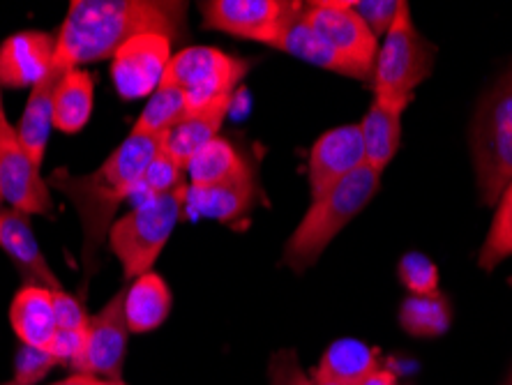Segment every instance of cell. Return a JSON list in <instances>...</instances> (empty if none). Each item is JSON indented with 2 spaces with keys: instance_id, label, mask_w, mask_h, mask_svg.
<instances>
[{
  "instance_id": "13",
  "label": "cell",
  "mask_w": 512,
  "mask_h": 385,
  "mask_svg": "<svg viewBox=\"0 0 512 385\" xmlns=\"http://www.w3.org/2000/svg\"><path fill=\"white\" fill-rule=\"evenodd\" d=\"M365 164L367 160L360 125H342L323 132L310 150V166H307L312 201L328 194Z\"/></svg>"
},
{
  "instance_id": "24",
  "label": "cell",
  "mask_w": 512,
  "mask_h": 385,
  "mask_svg": "<svg viewBox=\"0 0 512 385\" xmlns=\"http://www.w3.org/2000/svg\"><path fill=\"white\" fill-rule=\"evenodd\" d=\"M229 107H215L201 113H187L183 123L173 127L164 141V153H167L180 169H187V164L201 148H206L210 141L217 139L220 127L227 118Z\"/></svg>"
},
{
  "instance_id": "35",
  "label": "cell",
  "mask_w": 512,
  "mask_h": 385,
  "mask_svg": "<svg viewBox=\"0 0 512 385\" xmlns=\"http://www.w3.org/2000/svg\"><path fill=\"white\" fill-rule=\"evenodd\" d=\"M54 309L58 330H86L90 316H86L84 307L74 296L65 291H54Z\"/></svg>"
},
{
  "instance_id": "6",
  "label": "cell",
  "mask_w": 512,
  "mask_h": 385,
  "mask_svg": "<svg viewBox=\"0 0 512 385\" xmlns=\"http://www.w3.org/2000/svg\"><path fill=\"white\" fill-rule=\"evenodd\" d=\"M432 67L434 47L413 26L409 3H402L376 54L370 81L374 100L406 109L416 97V88L429 79Z\"/></svg>"
},
{
  "instance_id": "32",
  "label": "cell",
  "mask_w": 512,
  "mask_h": 385,
  "mask_svg": "<svg viewBox=\"0 0 512 385\" xmlns=\"http://www.w3.org/2000/svg\"><path fill=\"white\" fill-rule=\"evenodd\" d=\"M349 3L353 12L365 21V26L379 37L386 35L390 26H393L402 0H349Z\"/></svg>"
},
{
  "instance_id": "15",
  "label": "cell",
  "mask_w": 512,
  "mask_h": 385,
  "mask_svg": "<svg viewBox=\"0 0 512 385\" xmlns=\"http://www.w3.org/2000/svg\"><path fill=\"white\" fill-rule=\"evenodd\" d=\"M254 176L252 169L240 173L227 183L213 187H190L187 185L185 210L190 217H210V220L231 224L243 217L254 203Z\"/></svg>"
},
{
  "instance_id": "31",
  "label": "cell",
  "mask_w": 512,
  "mask_h": 385,
  "mask_svg": "<svg viewBox=\"0 0 512 385\" xmlns=\"http://www.w3.org/2000/svg\"><path fill=\"white\" fill-rule=\"evenodd\" d=\"M58 365V360L49 351L33 349V346L21 344L14 356V383L17 385H35Z\"/></svg>"
},
{
  "instance_id": "33",
  "label": "cell",
  "mask_w": 512,
  "mask_h": 385,
  "mask_svg": "<svg viewBox=\"0 0 512 385\" xmlns=\"http://www.w3.org/2000/svg\"><path fill=\"white\" fill-rule=\"evenodd\" d=\"M270 385H314L293 351H280L270 360Z\"/></svg>"
},
{
  "instance_id": "4",
  "label": "cell",
  "mask_w": 512,
  "mask_h": 385,
  "mask_svg": "<svg viewBox=\"0 0 512 385\" xmlns=\"http://www.w3.org/2000/svg\"><path fill=\"white\" fill-rule=\"evenodd\" d=\"M469 141L480 199L496 206L512 183V65L480 100Z\"/></svg>"
},
{
  "instance_id": "23",
  "label": "cell",
  "mask_w": 512,
  "mask_h": 385,
  "mask_svg": "<svg viewBox=\"0 0 512 385\" xmlns=\"http://www.w3.org/2000/svg\"><path fill=\"white\" fill-rule=\"evenodd\" d=\"M93 77L81 67H72L60 79L54 95V127L63 134L84 130L93 113Z\"/></svg>"
},
{
  "instance_id": "42",
  "label": "cell",
  "mask_w": 512,
  "mask_h": 385,
  "mask_svg": "<svg viewBox=\"0 0 512 385\" xmlns=\"http://www.w3.org/2000/svg\"><path fill=\"white\" fill-rule=\"evenodd\" d=\"M0 199H3V194H0Z\"/></svg>"
},
{
  "instance_id": "40",
  "label": "cell",
  "mask_w": 512,
  "mask_h": 385,
  "mask_svg": "<svg viewBox=\"0 0 512 385\" xmlns=\"http://www.w3.org/2000/svg\"><path fill=\"white\" fill-rule=\"evenodd\" d=\"M0 385H17L14 381H10V383H0Z\"/></svg>"
},
{
  "instance_id": "30",
  "label": "cell",
  "mask_w": 512,
  "mask_h": 385,
  "mask_svg": "<svg viewBox=\"0 0 512 385\" xmlns=\"http://www.w3.org/2000/svg\"><path fill=\"white\" fill-rule=\"evenodd\" d=\"M183 176H185V171L180 169V166L173 162L162 148V153L157 155L153 164L148 166L146 176H143L141 185L137 187V194L134 196H137L139 201H143V199H148V196H157V194H167V192L178 190L180 185H185Z\"/></svg>"
},
{
  "instance_id": "10",
  "label": "cell",
  "mask_w": 512,
  "mask_h": 385,
  "mask_svg": "<svg viewBox=\"0 0 512 385\" xmlns=\"http://www.w3.org/2000/svg\"><path fill=\"white\" fill-rule=\"evenodd\" d=\"M0 194L24 215L51 213V194L40 176V166L28 155L17 127L7 120L3 104H0Z\"/></svg>"
},
{
  "instance_id": "12",
  "label": "cell",
  "mask_w": 512,
  "mask_h": 385,
  "mask_svg": "<svg viewBox=\"0 0 512 385\" xmlns=\"http://www.w3.org/2000/svg\"><path fill=\"white\" fill-rule=\"evenodd\" d=\"M125 293L118 291L88 323V342L81 360L74 365L77 374L104 376V381H118L123 376V362L127 351V326L125 316Z\"/></svg>"
},
{
  "instance_id": "26",
  "label": "cell",
  "mask_w": 512,
  "mask_h": 385,
  "mask_svg": "<svg viewBox=\"0 0 512 385\" xmlns=\"http://www.w3.org/2000/svg\"><path fill=\"white\" fill-rule=\"evenodd\" d=\"M453 312L446 296H409L399 307V326L418 339L441 337L450 328Z\"/></svg>"
},
{
  "instance_id": "27",
  "label": "cell",
  "mask_w": 512,
  "mask_h": 385,
  "mask_svg": "<svg viewBox=\"0 0 512 385\" xmlns=\"http://www.w3.org/2000/svg\"><path fill=\"white\" fill-rule=\"evenodd\" d=\"M187 118V102L178 88L160 83V88L148 97L141 116L134 123L132 132L153 134V137H167L173 127Z\"/></svg>"
},
{
  "instance_id": "41",
  "label": "cell",
  "mask_w": 512,
  "mask_h": 385,
  "mask_svg": "<svg viewBox=\"0 0 512 385\" xmlns=\"http://www.w3.org/2000/svg\"><path fill=\"white\" fill-rule=\"evenodd\" d=\"M508 284H510V289H512V277H510V279H508Z\"/></svg>"
},
{
  "instance_id": "1",
  "label": "cell",
  "mask_w": 512,
  "mask_h": 385,
  "mask_svg": "<svg viewBox=\"0 0 512 385\" xmlns=\"http://www.w3.org/2000/svg\"><path fill=\"white\" fill-rule=\"evenodd\" d=\"M185 3L171 0H74L56 35L54 65L63 70L114 58L127 40L160 33L169 40L183 33Z\"/></svg>"
},
{
  "instance_id": "2",
  "label": "cell",
  "mask_w": 512,
  "mask_h": 385,
  "mask_svg": "<svg viewBox=\"0 0 512 385\" xmlns=\"http://www.w3.org/2000/svg\"><path fill=\"white\" fill-rule=\"evenodd\" d=\"M164 141L167 137L130 132V137L120 143L100 169L90 176L72 178L63 176V171H60L54 178V183L60 190H65L79 210L86 233V249L102 243L116 208L137 194V187L146 176L148 166L162 153Z\"/></svg>"
},
{
  "instance_id": "34",
  "label": "cell",
  "mask_w": 512,
  "mask_h": 385,
  "mask_svg": "<svg viewBox=\"0 0 512 385\" xmlns=\"http://www.w3.org/2000/svg\"><path fill=\"white\" fill-rule=\"evenodd\" d=\"M88 342V328L86 330H58L54 342H51L49 353L58 360V365H74L81 360L86 351Z\"/></svg>"
},
{
  "instance_id": "36",
  "label": "cell",
  "mask_w": 512,
  "mask_h": 385,
  "mask_svg": "<svg viewBox=\"0 0 512 385\" xmlns=\"http://www.w3.org/2000/svg\"><path fill=\"white\" fill-rule=\"evenodd\" d=\"M360 385H399V383H397V374L393 372V369L383 365V367L376 369L374 374L367 376V379Z\"/></svg>"
},
{
  "instance_id": "25",
  "label": "cell",
  "mask_w": 512,
  "mask_h": 385,
  "mask_svg": "<svg viewBox=\"0 0 512 385\" xmlns=\"http://www.w3.org/2000/svg\"><path fill=\"white\" fill-rule=\"evenodd\" d=\"M250 171V166L243 160V155L233 148V143L217 137L201 148L197 155L187 164V178H190V187H213L220 183L233 180L240 173Z\"/></svg>"
},
{
  "instance_id": "39",
  "label": "cell",
  "mask_w": 512,
  "mask_h": 385,
  "mask_svg": "<svg viewBox=\"0 0 512 385\" xmlns=\"http://www.w3.org/2000/svg\"><path fill=\"white\" fill-rule=\"evenodd\" d=\"M100 385H125V383H123V379H118V381H104V379H102Z\"/></svg>"
},
{
  "instance_id": "18",
  "label": "cell",
  "mask_w": 512,
  "mask_h": 385,
  "mask_svg": "<svg viewBox=\"0 0 512 385\" xmlns=\"http://www.w3.org/2000/svg\"><path fill=\"white\" fill-rule=\"evenodd\" d=\"M65 72L63 67L51 65L47 77L30 88L24 116L19 120L17 134L37 166H42L44 153H47V141L54 127V95Z\"/></svg>"
},
{
  "instance_id": "44",
  "label": "cell",
  "mask_w": 512,
  "mask_h": 385,
  "mask_svg": "<svg viewBox=\"0 0 512 385\" xmlns=\"http://www.w3.org/2000/svg\"><path fill=\"white\" fill-rule=\"evenodd\" d=\"M0 104H3V102H0Z\"/></svg>"
},
{
  "instance_id": "8",
  "label": "cell",
  "mask_w": 512,
  "mask_h": 385,
  "mask_svg": "<svg viewBox=\"0 0 512 385\" xmlns=\"http://www.w3.org/2000/svg\"><path fill=\"white\" fill-rule=\"evenodd\" d=\"M303 5L289 0H208L201 3V14L210 30L275 47Z\"/></svg>"
},
{
  "instance_id": "29",
  "label": "cell",
  "mask_w": 512,
  "mask_h": 385,
  "mask_svg": "<svg viewBox=\"0 0 512 385\" xmlns=\"http://www.w3.org/2000/svg\"><path fill=\"white\" fill-rule=\"evenodd\" d=\"M399 282L406 286L411 296H436L439 293L441 275L432 259L420 252H409L399 259Z\"/></svg>"
},
{
  "instance_id": "21",
  "label": "cell",
  "mask_w": 512,
  "mask_h": 385,
  "mask_svg": "<svg viewBox=\"0 0 512 385\" xmlns=\"http://www.w3.org/2000/svg\"><path fill=\"white\" fill-rule=\"evenodd\" d=\"M406 109L390 107L379 100H372L365 118L360 120V134H363L367 166L383 173L386 166L395 160L399 143H402V116Z\"/></svg>"
},
{
  "instance_id": "9",
  "label": "cell",
  "mask_w": 512,
  "mask_h": 385,
  "mask_svg": "<svg viewBox=\"0 0 512 385\" xmlns=\"http://www.w3.org/2000/svg\"><path fill=\"white\" fill-rule=\"evenodd\" d=\"M303 17L316 33L372 81L379 37L353 12L349 0H314L305 3Z\"/></svg>"
},
{
  "instance_id": "19",
  "label": "cell",
  "mask_w": 512,
  "mask_h": 385,
  "mask_svg": "<svg viewBox=\"0 0 512 385\" xmlns=\"http://www.w3.org/2000/svg\"><path fill=\"white\" fill-rule=\"evenodd\" d=\"M383 367L381 353L360 339H337L330 344L310 376L314 381H335L346 385H360L367 376Z\"/></svg>"
},
{
  "instance_id": "11",
  "label": "cell",
  "mask_w": 512,
  "mask_h": 385,
  "mask_svg": "<svg viewBox=\"0 0 512 385\" xmlns=\"http://www.w3.org/2000/svg\"><path fill=\"white\" fill-rule=\"evenodd\" d=\"M171 40L160 33H143L127 40L114 54L111 79L123 100H141L160 88L171 63Z\"/></svg>"
},
{
  "instance_id": "20",
  "label": "cell",
  "mask_w": 512,
  "mask_h": 385,
  "mask_svg": "<svg viewBox=\"0 0 512 385\" xmlns=\"http://www.w3.org/2000/svg\"><path fill=\"white\" fill-rule=\"evenodd\" d=\"M275 49H282V51H286V54L305 60V63H310V65L323 67V70H328V72L344 74V77H351L358 81H370L363 72L358 70L356 65L349 63V60L337 54V51L330 47V44L323 40V37L316 33L310 24H307L303 12H300L289 26H286V30L280 37V42L275 44Z\"/></svg>"
},
{
  "instance_id": "22",
  "label": "cell",
  "mask_w": 512,
  "mask_h": 385,
  "mask_svg": "<svg viewBox=\"0 0 512 385\" xmlns=\"http://www.w3.org/2000/svg\"><path fill=\"white\" fill-rule=\"evenodd\" d=\"M171 291L164 279L153 273L134 279L125 293V316L130 332H150L160 328L171 312Z\"/></svg>"
},
{
  "instance_id": "38",
  "label": "cell",
  "mask_w": 512,
  "mask_h": 385,
  "mask_svg": "<svg viewBox=\"0 0 512 385\" xmlns=\"http://www.w3.org/2000/svg\"><path fill=\"white\" fill-rule=\"evenodd\" d=\"M312 383H314V385H346V383H335V381H314V379H312Z\"/></svg>"
},
{
  "instance_id": "14",
  "label": "cell",
  "mask_w": 512,
  "mask_h": 385,
  "mask_svg": "<svg viewBox=\"0 0 512 385\" xmlns=\"http://www.w3.org/2000/svg\"><path fill=\"white\" fill-rule=\"evenodd\" d=\"M56 56V37L44 30H21L0 47V86L33 88L47 77Z\"/></svg>"
},
{
  "instance_id": "7",
  "label": "cell",
  "mask_w": 512,
  "mask_h": 385,
  "mask_svg": "<svg viewBox=\"0 0 512 385\" xmlns=\"http://www.w3.org/2000/svg\"><path fill=\"white\" fill-rule=\"evenodd\" d=\"M250 65L215 47H185L173 54L162 83L178 88L187 113L231 107L233 90L245 79Z\"/></svg>"
},
{
  "instance_id": "5",
  "label": "cell",
  "mask_w": 512,
  "mask_h": 385,
  "mask_svg": "<svg viewBox=\"0 0 512 385\" xmlns=\"http://www.w3.org/2000/svg\"><path fill=\"white\" fill-rule=\"evenodd\" d=\"M187 185L178 190L148 196L109 229V247L123 266L125 279L150 273L157 256L169 243L173 229L185 210Z\"/></svg>"
},
{
  "instance_id": "17",
  "label": "cell",
  "mask_w": 512,
  "mask_h": 385,
  "mask_svg": "<svg viewBox=\"0 0 512 385\" xmlns=\"http://www.w3.org/2000/svg\"><path fill=\"white\" fill-rule=\"evenodd\" d=\"M0 249L24 270L30 282L47 286L51 291H63L58 277L51 273L47 259L40 252L28 217L19 210H3L0 213Z\"/></svg>"
},
{
  "instance_id": "43",
  "label": "cell",
  "mask_w": 512,
  "mask_h": 385,
  "mask_svg": "<svg viewBox=\"0 0 512 385\" xmlns=\"http://www.w3.org/2000/svg\"><path fill=\"white\" fill-rule=\"evenodd\" d=\"M508 385H512V381H510V383H508Z\"/></svg>"
},
{
  "instance_id": "16",
  "label": "cell",
  "mask_w": 512,
  "mask_h": 385,
  "mask_svg": "<svg viewBox=\"0 0 512 385\" xmlns=\"http://www.w3.org/2000/svg\"><path fill=\"white\" fill-rule=\"evenodd\" d=\"M10 323L21 344L49 351L58 332L54 291L37 284L24 286L12 300Z\"/></svg>"
},
{
  "instance_id": "3",
  "label": "cell",
  "mask_w": 512,
  "mask_h": 385,
  "mask_svg": "<svg viewBox=\"0 0 512 385\" xmlns=\"http://www.w3.org/2000/svg\"><path fill=\"white\" fill-rule=\"evenodd\" d=\"M379 183L381 173L365 164L328 194L314 199L303 222L298 224V229L293 231L284 247L286 266L296 273H303V270L314 266L337 233L374 199Z\"/></svg>"
},
{
  "instance_id": "37",
  "label": "cell",
  "mask_w": 512,
  "mask_h": 385,
  "mask_svg": "<svg viewBox=\"0 0 512 385\" xmlns=\"http://www.w3.org/2000/svg\"><path fill=\"white\" fill-rule=\"evenodd\" d=\"M102 379H97V376H90V374H77L74 372L72 376H67V379L58 381L54 385H100Z\"/></svg>"
},
{
  "instance_id": "28",
  "label": "cell",
  "mask_w": 512,
  "mask_h": 385,
  "mask_svg": "<svg viewBox=\"0 0 512 385\" xmlns=\"http://www.w3.org/2000/svg\"><path fill=\"white\" fill-rule=\"evenodd\" d=\"M494 208L492 226L478 254V266L483 270H494L512 256V183L503 190Z\"/></svg>"
}]
</instances>
